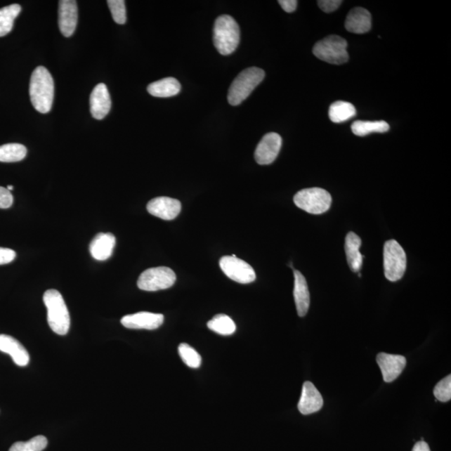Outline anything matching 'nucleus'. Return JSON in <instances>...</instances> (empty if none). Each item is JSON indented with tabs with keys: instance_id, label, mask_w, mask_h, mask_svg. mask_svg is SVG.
Instances as JSON below:
<instances>
[{
	"instance_id": "nucleus-25",
	"label": "nucleus",
	"mask_w": 451,
	"mask_h": 451,
	"mask_svg": "<svg viewBox=\"0 0 451 451\" xmlns=\"http://www.w3.org/2000/svg\"><path fill=\"white\" fill-rule=\"evenodd\" d=\"M20 11L21 6L17 4L0 8V37H6L11 32Z\"/></svg>"
},
{
	"instance_id": "nucleus-12",
	"label": "nucleus",
	"mask_w": 451,
	"mask_h": 451,
	"mask_svg": "<svg viewBox=\"0 0 451 451\" xmlns=\"http://www.w3.org/2000/svg\"><path fill=\"white\" fill-rule=\"evenodd\" d=\"M164 322V316L161 313L140 312L134 315H126L122 318L124 327L131 329L154 330L161 327Z\"/></svg>"
},
{
	"instance_id": "nucleus-17",
	"label": "nucleus",
	"mask_w": 451,
	"mask_h": 451,
	"mask_svg": "<svg viewBox=\"0 0 451 451\" xmlns=\"http://www.w3.org/2000/svg\"><path fill=\"white\" fill-rule=\"evenodd\" d=\"M372 27V17L364 8L357 7L348 13L346 20V28L349 32L365 34Z\"/></svg>"
},
{
	"instance_id": "nucleus-27",
	"label": "nucleus",
	"mask_w": 451,
	"mask_h": 451,
	"mask_svg": "<svg viewBox=\"0 0 451 451\" xmlns=\"http://www.w3.org/2000/svg\"><path fill=\"white\" fill-rule=\"evenodd\" d=\"M209 329L221 335H231L235 333V322L228 315H218L207 322Z\"/></svg>"
},
{
	"instance_id": "nucleus-26",
	"label": "nucleus",
	"mask_w": 451,
	"mask_h": 451,
	"mask_svg": "<svg viewBox=\"0 0 451 451\" xmlns=\"http://www.w3.org/2000/svg\"><path fill=\"white\" fill-rule=\"evenodd\" d=\"M27 155V149L25 145L18 143H11L0 145V162H17L24 160Z\"/></svg>"
},
{
	"instance_id": "nucleus-2",
	"label": "nucleus",
	"mask_w": 451,
	"mask_h": 451,
	"mask_svg": "<svg viewBox=\"0 0 451 451\" xmlns=\"http://www.w3.org/2000/svg\"><path fill=\"white\" fill-rule=\"evenodd\" d=\"M214 42L221 55H229L237 50L240 42V29L233 17L221 15L216 20Z\"/></svg>"
},
{
	"instance_id": "nucleus-20",
	"label": "nucleus",
	"mask_w": 451,
	"mask_h": 451,
	"mask_svg": "<svg viewBox=\"0 0 451 451\" xmlns=\"http://www.w3.org/2000/svg\"><path fill=\"white\" fill-rule=\"evenodd\" d=\"M294 297L296 308L299 317L307 315L311 305V294H309L306 278L299 271L294 270Z\"/></svg>"
},
{
	"instance_id": "nucleus-36",
	"label": "nucleus",
	"mask_w": 451,
	"mask_h": 451,
	"mask_svg": "<svg viewBox=\"0 0 451 451\" xmlns=\"http://www.w3.org/2000/svg\"><path fill=\"white\" fill-rule=\"evenodd\" d=\"M412 451H431V449L426 442L421 440L414 445Z\"/></svg>"
},
{
	"instance_id": "nucleus-18",
	"label": "nucleus",
	"mask_w": 451,
	"mask_h": 451,
	"mask_svg": "<svg viewBox=\"0 0 451 451\" xmlns=\"http://www.w3.org/2000/svg\"><path fill=\"white\" fill-rule=\"evenodd\" d=\"M0 351L12 357L17 365L25 367L30 362V355L25 348L15 338L0 334Z\"/></svg>"
},
{
	"instance_id": "nucleus-8",
	"label": "nucleus",
	"mask_w": 451,
	"mask_h": 451,
	"mask_svg": "<svg viewBox=\"0 0 451 451\" xmlns=\"http://www.w3.org/2000/svg\"><path fill=\"white\" fill-rule=\"evenodd\" d=\"M176 276L172 269L167 267L149 268L140 274L137 286L140 290L156 292L164 290L174 285Z\"/></svg>"
},
{
	"instance_id": "nucleus-9",
	"label": "nucleus",
	"mask_w": 451,
	"mask_h": 451,
	"mask_svg": "<svg viewBox=\"0 0 451 451\" xmlns=\"http://www.w3.org/2000/svg\"><path fill=\"white\" fill-rule=\"evenodd\" d=\"M219 265L226 276L240 284H251L256 280L254 269L237 256H224L220 259Z\"/></svg>"
},
{
	"instance_id": "nucleus-35",
	"label": "nucleus",
	"mask_w": 451,
	"mask_h": 451,
	"mask_svg": "<svg viewBox=\"0 0 451 451\" xmlns=\"http://www.w3.org/2000/svg\"><path fill=\"white\" fill-rule=\"evenodd\" d=\"M280 6L287 13H293L296 11L298 6V1L296 0H280L278 1Z\"/></svg>"
},
{
	"instance_id": "nucleus-32",
	"label": "nucleus",
	"mask_w": 451,
	"mask_h": 451,
	"mask_svg": "<svg viewBox=\"0 0 451 451\" xmlns=\"http://www.w3.org/2000/svg\"><path fill=\"white\" fill-rule=\"evenodd\" d=\"M14 198L7 188L0 187V209H7L13 204Z\"/></svg>"
},
{
	"instance_id": "nucleus-21",
	"label": "nucleus",
	"mask_w": 451,
	"mask_h": 451,
	"mask_svg": "<svg viewBox=\"0 0 451 451\" xmlns=\"http://www.w3.org/2000/svg\"><path fill=\"white\" fill-rule=\"evenodd\" d=\"M362 245L361 238L355 233H348L346 240V253L347 262L353 273H359L362 268V259L360 251Z\"/></svg>"
},
{
	"instance_id": "nucleus-11",
	"label": "nucleus",
	"mask_w": 451,
	"mask_h": 451,
	"mask_svg": "<svg viewBox=\"0 0 451 451\" xmlns=\"http://www.w3.org/2000/svg\"><path fill=\"white\" fill-rule=\"evenodd\" d=\"M147 209L150 214L157 218L170 221L175 219L180 214L181 204L176 199L159 197L148 202Z\"/></svg>"
},
{
	"instance_id": "nucleus-14",
	"label": "nucleus",
	"mask_w": 451,
	"mask_h": 451,
	"mask_svg": "<svg viewBox=\"0 0 451 451\" xmlns=\"http://www.w3.org/2000/svg\"><path fill=\"white\" fill-rule=\"evenodd\" d=\"M78 21L77 3L74 0L59 2V27L65 37H70L77 29Z\"/></svg>"
},
{
	"instance_id": "nucleus-5",
	"label": "nucleus",
	"mask_w": 451,
	"mask_h": 451,
	"mask_svg": "<svg viewBox=\"0 0 451 451\" xmlns=\"http://www.w3.org/2000/svg\"><path fill=\"white\" fill-rule=\"evenodd\" d=\"M348 43L338 35H329L315 44L313 55L332 65H342L348 60Z\"/></svg>"
},
{
	"instance_id": "nucleus-23",
	"label": "nucleus",
	"mask_w": 451,
	"mask_h": 451,
	"mask_svg": "<svg viewBox=\"0 0 451 451\" xmlns=\"http://www.w3.org/2000/svg\"><path fill=\"white\" fill-rule=\"evenodd\" d=\"M329 116L334 123H343L356 116V109L346 101H336L329 107Z\"/></svg>"
},
{
	"instance_id": "nucleus-16",
	"label": "nucleus",
	"mask_w": 451,
	"mask_h": 451,
	"mask_svg": "<svg viewBox=\"0 0 451 451\" xmlns=\"http://www.w3.org/2000/svg\"><path fill=\"white\" fill-rule=\"evenodd\" d=\"M322 405L324 400L315 384L309 381L305 382L298 405L300 413L304 415L316 413L322 409Z\"/></svg>"
},
{
	"instance_id": "nucleus-31",
	"label": "nucleus",
	"mask_w": 451,
	"mask_h": 451,
	"mask_svg": "<svg viewBox=\"0 0 451 451\" xmlns=\"http://www.w3.org/2000/svg\"><path fill=\"white\" fill-rule=\"evenodd\" d=\"M434 396L438 400L448 402L451 399V375L441 379L434 388Z\"/></svg>"
},
{
	"instance_id": "nucleus-34",
	"label": "nucleus",
	"mask_w": 451,
	"mask_h": 451,
	"mask_svg": "<svg viewBox=\"0 0 451 451\" xmlns=\"http://www.w3.org/2000/svg\"><path fill=\"white\" fill-rule=\"evenodd\" d=\"M15 258L16 253L14 250L0 247V265L10 263Z\"/></svg>"
},
{
	"instance_id": "nucleus-28",
	"label": "nucleus",
	"mask_w": 451,
	"mask_h": 451,
	"mask_svg": "<svg viewBox=\"0 0 451 451\" xmlns=\"http://www.w3.org/2000/svg\"><path fill=\"white\" fill-rule=\"evenodd\" d=\"M47 445L46 437L38 436L27 442H16L8 451H43Z\"/></svg>"
},
{
	"instance_id": "nucleus-6",
	"label": "nucleus",
	"mask_w": 451,
	"mask_h": 451,
	"mask_svg": "<svg viewBox=\"0 0 451 451\" xmlns=\"http://www.w3.org/2000/svg\"><path fill=\"white\" fill-rule=\"evenodd\" d=\"M294 202L300 209L318 215L330 209L332 197L326 190L313 188L301 190L294 196Z\"/></svg>"
},
{
	"instance_id": "nucleus-24",
	"label": "nucleus",
	"mask_w": 451,
	"mask_h": 451,
	"mask_svg": "<svg viewBox=\"0 0 451 451\" xmlns=\"http://www.w3.org/2000/svg\"><path fill=\"white\" fill-rule=\"evenodd\" d=\"M353 133L358 136H365L371 133H384L390 130L386 122L356 121L351 126Z\"/></svg>"
},
{
	"instance_id": "nucleus-29",
	"label": "nucleus",
	"mask_w": 451,
	"mask_h": 451,
	"mask_svg": "<svg viewBox=\"0 0 451 451\" xmlns=\"http://www.w3.org/2000/svg\"><path fill=\"white\" fill-rule=\"evenodd\" d=\"M178 352L181 360L190 368L197 369L200 367L202 358L192 347L187 344H181L178 347Z\"/></svg>"
},
{
	"instance_id": "nucleus-15",
	"label": "nucleus",
	"mask_w": 451,
	"mask_h": 451,
	"mask_svg": "<svg viewBox=\"0 0 451 451\" xmlns=\"http://www.w3.org/2000/svg\"><path fill=\"white\" fill-rule=\"evenodd\" d=\"M90 105L92 117L97 120H103L107 116L112 107V100L105 84H98L92 91Z\"/></svg>"
},
{
	"instance_id": "nucleus-3",
	"label": "nucleus",
	"mask_w": 451,
	"mask_h": 451,
	"mask_svg": "<svg viewBox=\"0 0 451 451\" xmlns=\"http://www.w3.org/2000/svg\"><path fill=\"white\" fill-rule=\"evenodd\" d=\"M44 303L47 308L48 324L59 335L67 334L70 327V317L67 306L59 291L47 290L44 294Z\"/></svg>"
},
{
	"instance_id": "nucleus-1",
	"label": "nucleus",
	"mask_w": 451,
	"mask_h": 451,
	"mask_svg": "<svg viewBox=\"0 0 451 451\" xmlns=\"http://www.w3.org/2000/svg\"><path fill=\"white\" fill-rule=\"evenodd\" d=\"M30 100L37 112L46 114L51 112L55 96L54 79L48 70L39 66L31 75L30 84Z\"/></svg>"
},
{
	"instance_id": "nucleus-13",
	"label": "nucleus",
	"mask_w": 451,
	"mask_h": 451,
	"mask_svg": "<svg viewBox=\"0 0 451 451\" xmlns=\"http://www.w3.org/2000/svg\"><path fill=\"white\" fill-rule=\"evenodd\" d=\"M376 360L381 370L384 382L386 383L393 382L399 377L406 366V359L402 355L379 353Z\"/></svg>"
},
{
	"instance_id": "nucleus-22",
	"label": "nucleus",
	"mask_w": 451,
	"mask_h": 451,
	"mask_svg": "<svg viewBox=\"0 0 451 451\" xmlns=\"http://www.w3.org/2000/svg\"><path fill=\"white\" fill-rule=\"evenodd\" d=\"M148 91L152 96L167 98V97H172L179 94L181 84L175 78L167 77L150 84L148 87Z\"/></svg>"
},
{
	"instance_id": "nucleus-10",
	"label": "nucleus",
	"mask_w": 451,
	"mask_h": 451,
	"mask_svg": "<svg viewBox=\"0 0 451 451\" xmlns=\"http://www.w3.org/2000/svg\"><path fill=\"white\" fill-rule=\"evenodd\" d=\"M282 143V137L275 132L265 135L256 148V162L259 165L271 164L280 154Z\"/></svg>"
},
{
	"instance_id": "nucleus-33",
	"label": "nucleus",
	"mask_w": 451,
	"mask_h": 451,
	"mask_svg": "<svg viewBox=\"0 0 451 451\" xmlns=\"http://www.w3.org/2000/svg\"><path fill=\"white\" fill-rule=\"evenodd\" d=\"M343 1L340 0H320L318 1V6L325 13H332L337 11Z\"/></svg>"
},
{
	"instance_id": "nucleus-37",
	"label": "nucleus",
	"mask_w": 451,
	"mask_h": 451,
	"mask_svg": "<svg viewBox=\"0 0 451 451\" xmlns=\"http://www.w3.org/2000/svg\"><path fill=\"white\" fill-rule=\"evenodd\" d=\"M7 189L8 190V191L11 192V191H12L13 189H14V187H13V185H8V187H7Z\"/></svg>"
},
{
	"instance_id": "nucleus-7",
	"label": "nucleus",
	"mask_w": 451,
	"mask_h": 451,
	"mask_svg": "<svg viewBox=\"0 0 451 451\" xmlns=\"http://www.w3.org/2000/svg\"><path fill=\"white\" fill-rule=\"evenodd\" d=\"M406 254L396 240L386 242L384 247V275L388 280L396 282L403 277L406 270Z\"/></svg>"
},
{
	"instance_id": "nucleus-19",
	"label": "nucleus",
	"mask_w": 451,
	"mask_h": 451,
	"mask_svg": "<svg viewBox=\"0 0 451 451\" xmlns=\"http://www.w3.org/2000/svg\"><path fill=\"white\" fill-rule=\"evenodd\" d=\"M116 242V237L112 233H100L97 234L90 245V251L93 259L98 261L110 259L113 254Z\"/></svg>"
},
{
	"instance_id": "nucleus-30",
	"label": "nucleus",
	"mask_w": 451,
	"mask_h": 451,
	"mask_svg": "<svg viewBox=\"0 0 451 451\" xmlns=\"http://www.w3.org/2000/svg\"><path fill=\"white\" fill-rule=\"evenodd\" d=\"M108 6L113 17V20L119 25L126 24V3L123 0H108Z\"/></svg>"
},
{
	"instance_id": "nucleus-4",
	"label": "nucleus",
	"mask_w": 451,
	"mask_h": 451,
	"mask_svg": "<svg viewBox=\"0 0 451 451\" xmlns=\"http://www.w3.org/2000/svg\"><path fill=\"white\" fill-rule=\"evenodd\" d=\"M265 72L258 67L242 70L229 88L228 100L231 105L242 104L251 95L256 86L263 81Z\"/></svg>"
}]
</instances>
